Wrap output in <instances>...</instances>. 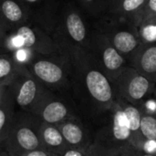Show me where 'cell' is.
Wrapping results in <instances>:
<instances>
[{
    "label": "cell",
    "mask_w": 156,
    "mask_h": 156,
    "mask_svg": "<svg viewBox=\"0 0 156 156\" xmlns=\"http://www.w3.org/2000/svg\"><path fill=\"white\" fill-rule=\"evenodd\" d=\"M69 58L71 98L85 121L101 125L116 103L114 84L90 51L74 50Z\"/></svg>",
    "instance_id": "6da1fadb"
},
{
    "label": "cell",
    "mask_w": 156,
    "mask_h": 156,
    "mask_svg": "<svg viewBox=\"0 0 156 156\" xmlns=\"http://www.w3.org/2000/svg\"><path fill=\"white\" fill-rule=\"evenodd\" d=\"M139 107L117 99L108 118L93 133L89 156H120L140 134Z\"/></svg>",
    "instance_id": "7a4b0ae2"
},
{
    "label": "cell",
    "mask_w": 156,
    "mask_h": 156,
    "mask_svg": "<svg viewBox=\"0 0 156 156\" xmlns=\"http://www.w3.org/2000/svg\"><path fill=\"white\" fill-rule=\"evenodd\" d=\"M50 36L60 53L67 58L77 49L90 50L91 30L80 9L71 2L60 8Z\"/></svg>",
    "instance_id": "3957f363"
},
{
    "label": "cell",
    "mask_w": 156,
    "mask_h": 156,
    "mask_svg": "<svg viewBox=\"0 0 156 156\" xmlns=\"http://www.w3.org/2000/svg\"><path fill=\"white\" fill-rule=\"evenodd\" d=\"M23 66L48 90L69 92L71 68L66 56L33 53Z\"/></svg>",
    "instance_id": "277c9868"
},
{
    "label": "cell",
    "mask_w": 156,
    "mask_h": 156,
    "mask_svg": "<svg viewBox=\"0 0 156 156\" xmlns=\"http://www.w3.org/2000/svg\"><path fill=\"white\" fill-rule=\"evenodd\" d=\"M4 53L22 59L33 53L61 54L51 36L33 22H27L8 32Z\"/></svg>",
    "instance_id": "5b68a950"
},
{
    "label": "cell",
    "mask_w": 156,
    "mask_h": 156,
    "mask_svg": "<svg viewBox=\"0 0 156 156\" xmlns=\"http://www.w3.org/2000/svg\"><path fill=\"white\" fill-rule=\"evenodd\" d=\"M94 28L103 34L116 49L131 63L137 49L141 46L135 24L128 19L105 14L97 19Z\"/></svg>",
    "instance_id": "8992f818"
},
{
    "label": "cell",
    "mask_w": 156,
    "mask_h": 156,
    "mask_svg": "<svg viewBox=\"0 0 156 156\" xmlns=\"http://www.w3.org/2000/svg\"><path fill=\"white\" fill-rule=\"evenodd\" d=\"M41 120L36 114L16 110L4 150L10 156H18L42 148L39 138Z\"/></svg>",
    "instance_id": "52a82bcc"
},
{
    "label": "cell",
    "mask_w": 156,
    "mask_h": 156,
    "mask_svg": "<svg viewBox=\"0 0 156 156\" xmlns=\"http://www.w3.org/2000/svg\"><path fill=\"white\" fill-rule=\"evenodd\" d=\"M9 93L20 111L36 114L42 102L51 91L46 89L23 65H18L17 71L7 86Z\"/></svg>",
    "instance_id": "ba28073f"
},
{
    "label": "cell",
    "mask_w": 156,
    "mask_h": 156,
    "mask_svg": "<svg viewBox=\"0 0 156 156\" xmlns=\"http://www.w3.org/2000/svg\"><path fill=\"white\" fill-rule=\"evenodd\" d=\"M116 97L139 107L146 99L156 93V84L127 65L113 81Z\"/></svg>",
    "instance_id": "9c48e42d"
},
{
    "label": "cell",
    "mask_w": 156,
    "mask_h": 156,
    "mask_svg": "<svg viewBox=\"0 0 156 156\" xmlns=\"http://www.w3.org/2000/svg\"><path fill=\"white\" fill-rule=\"evenodd\" d=\"M100 68L113 82L122 69L129 65L124 57L110 40L95 28L91 30L90 50Z\"/></svg>",
    "instance_id": "30bf717a"
},
{
    "label": "cell",
    "mask_w": 156,
    "mask_h": 156,
    "mask_svg": "<svg viewBox=\"0 0 156 156\" xmlns=\"http://www.w3.org/2000/svg\"><path fill=\"white\" fill-rule=\"evenodd\" d=\"M36 115L42 122L55 125L69 119L81 116L72 98L67 99L63 93L53 91L48 94Z\"/></svg>",
    "instance_id": "8fae6325"
},
{
    "label": "cell",
    "mask_w": 156,
    "mask_h": 156,
    "mask_svg": "<svg viewBox=\"0 0 156 156\" xmlns=\"http://www.w3.org/2000/svg\"><path fill=\"white\" fill-rule=\"evenodd\" d=\"M33 23L51 35L59 13L60 0H21Z\"/></svg>",
    "instance_id": "7c38bea8"
},
{
    "label": "cell",
    "mask_w": 156,
    "mask_h": 156,
    "mask_svg": "<svg viewBox=\"0 0 156 156\" xmlns=\"http://www.w3.org/2000/svg\"><path fill=\"white\" fill-rule=\"evenodd\" d=\"M69 147L87 152L90 148L93 133L88 127L86 121L81 117L69 119L58 125Z\"/></svg>",
    "instance_id": "4fadbf2b"
},
{
    "label": "cell",
    "mask_w": 156,
    "mask_h": 156,
    "mask_svg": "<svg viewBox=\"0 0 156 156\" xmlns=\"http://www.w3.org/2000/svg\"><path fill=\"white\" fill-rule=\"evenodd\" d=\"M129 65L156 84V43L141 44Z\"/></svg>",
    "instance_id": "5bb4252c"
},
{
    "label": "cell",
    "mask_w": 156,
    "mask_h": 156,
    "mask_svg": "<svg viewBox=\"0 0 156 156\" xmlns=\"http://www.w3.org/2000/svg\"><path fill=\"white\" fill-rule=\"evenodd\" d=\"M0 16L9 31L32 22L30 14L21 0H0Z\"/></svg>",
    "instance_id": "9a60e30c"
},
{
    "label": "cell",
    "mask_w": 156,
    "mask_h": 156,
    "mask_svg": "<svg viewBox=\"0 0 156 156\" xmlns=\"http://www.w3.org/2000/svg\"><path fill=\"white\" fill-rule=\"evenodd\" d=\"M39 138L43 149L59 155L69 148L58 125L41 122Z\"/></svg>",
    "instance_id": "2e32d148"
},
{
    "label": "cell",
    "mask_w": 156,
    "mask_h": 156,
    "mask_svg": "<svg viewBox=\"0 0 156 156\" xmlns=\"http://www.w3.org/2000/svg\"><path fill=\"white\" fill-rule=\"evenodd\" d=\"M148 0H112L106 14H112L134 24Z\"/></svg>",
    "instance_id": "e0dca14e"
},
{
    "label": "cell",
    "mask_w": 156,
    "mask_h": 156,
    "mask_svg": "<svg viewBox=\"0 0 156 156\" xmlns=\"http://www.w3.org/2000/svg\"><path fill=\"white\" fill-rule=\"evenodd\" d=\"M16 110L17 108L7 88L6 94L0 104V150H4Z\"/></svg>",
    "instance_id": "ac0fdd59"
},
{
    "label": "cell",
    "mask_w": 156,
    "mask_h": 156,
    "mask_svg": "<svg viewBox=\"0 0 156 156\" xmlns=\"http://www.w3.org/2000/svg\"><path fill=\"white\" fill-rule=\"evenodd\" d=\"M135 27L142 44L156 43V15L141 17Z\"/></svg>",
    "instance_id": "d6986e66"
},
{
    "label": "cell",
    "mask_w": 156,
    "mask_h": 156,
    "mask_svg": "<svg viewBox=\"0 0 156 156\" xmlns=\"http://www.w3.org/2000/svg\"><path fill=\"white\" fill-rule=\"evenodd\" d=\"M18 63L9 53L0 54V85L8 86L15 77Z\"/></svg>",
    "instance_id": "ffe728a7"
},
{
    "label": "cell",
    "mask_w": 156,
    "mask_h": 156,
    "mask_svg": "<svg viewBox=\"0 0 156 156\" xmlns=\"http://www.w3.org/2000/svg\"><path fill=\"white\" fill-rule=\"evenodd\" d=\"M80 6L90 16L100 18L104 16L112 0H76Z\"/></svg>",
    "instance_id": "44dd1931"
},
{
    "label": "cell",
    "mask_w": 156,
    "mask_h": 156,
    "mask_svg": "<svg viewBox=\"0 0 156 156\" xmlns=\"http://www.w3.org/2000/svg\"><path fill=\"white\" fill-rule=\"evenodd\" d=\"M140 133L144 139L156 141V114L142 112Z\"/></svg>",
    "instance_id": "7402d4cb"
},
{
    "label": "cell",
    "mask_w": 156,
    "mask_h": 156,
    "mask_svg": "<svg viewBox=\"0 0 156 156\" xmlns=\"http://www.w3.org/2000/svg\"><path fill=\"white\" fill-rule=\"evenodd\" d=\"M153 15H156V0H148L144 8L143 9L142 13L140 14L139 17L137 18V20L140 19L141 17L147 16H153Z\"/></svg>",
    "instance_id": "603a6c76"
},
{
    "label": "cell",
    "mask_w": 156,
    "mask_h": 156,
    "mask_svg": "<svg viewBox=\"0 0 156 156\" xmlns=\"http://www.w3.org/2000/svg\"><path fill=\"white\" fill-rule=\"evenodd\" d=\"M9 32L8 27L5 24L4 20L0 16V54L4 53V46H5V41L7 37V34Z\"/></svg>",
    "instance_id": "cb8c5ba5"
},
{
    "label": "cell",
    "mask_w": 156,
    "mask_h": 156,
    "mask_svg": "<svg viewBox=\"0 0 156 156\" xmlns=\"http://www.w3.org/2000/svg\"><path fill=\"white\" fill-rule=\"evenodd\" d=\"M18 156H60L58 154H55V153H52V152H49L48 150H45L43 148H40V149H36V150H33V151H29V152H27L21 155Z\"/></svg>",
    "instance_id": "d4e9b609"
},
{
    "label": "cell",
    "mask_w": 156,
    "mask_h": 156,
    "mask_svg": "<svg viewBox=\"0 0 156 156\" xmlns=\"http://www.w3.org/2000/svg\"><path fill=\"white\" fill-rule=\"evenodd\" d=\"M120 156H156L154 154H147V153H144L143 152L142 150L140 149H137L133 146H129L122 154Z\"/></svg>",
    "instance_id": "484cf974"
},
{
    "label": "cell",
    "mask_w": 156,
    "mask_h": 156,
    "mask_svg": "<svg viewBox=\"0 0 156 156\" xmlns=\"http://www.w3.org/2000/svg\"><path fill=\"white\" fill-rule=\"evenodd\" d=\"M60 156H89L85 152L79 150V149H75V148H69L67 149Z\"/></svg>",
    "instance_id": "4316f807"
},
{
    "label": "cell",
    "mask_w": 156,
    "mask_h": 156,
    "mask_svg": "<svg viewBox=\"0 0 156 156\" xmlns=\"http://www.w3.org/2000/svg\"><path fill=\"white\" fill-rule=\"evenodd\" d=\"M6 91H7V86L6 85H0V104L5 98Z\"/></svg>",
    "instance_id": "83f0119b"
},
{
    "label": "cell",
    "mask_w": 156,
    "mask_h": 156,
    "mask_svg": "<svg viewBox=\"0 0 156 156\" xmlns=\"http://www.w3.org/2000/svg\"><path fill=\"white\" fill-rule=\"evenodd\" d=\"M0 156H10L5 150H0Z\"/></svg>",
    "instance_id": "f1b7e54d"
}]
</instances>
